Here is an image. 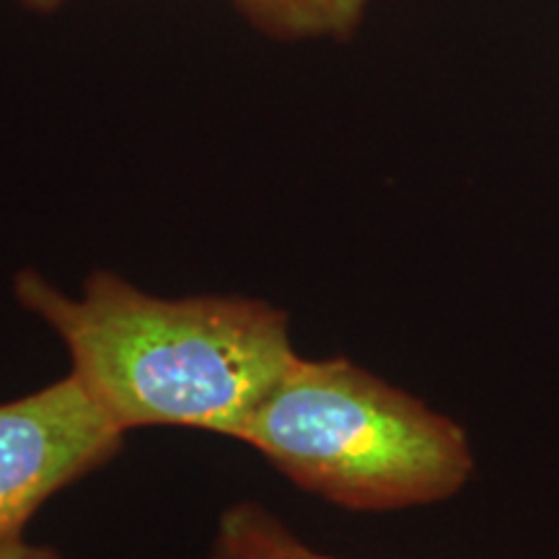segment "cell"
<instances>
[{
  "mask_svg": "<svg viewBox=\"0 0 559 559\" xmlns=\"http://www.w3.org/2000/svg\"><path fill=\"white\" fill-rule=\"evenodd\" d=\"M11 290L58 334L70 373L124 432L190 428L236 440L298 355L290 317L262 298H164L107 270L91 272L79 298L37 270H19Z\"/></svg>",
  "mask_w": 559,
  "mask_h": 559,
  "instance_id": "cell-1",
  "label": "cell"
},
{
  "mask_svg": "<svg viewBox=\"0 0 559 559\" xmlns=\"http://www.w3.org/2000/svg\"><path fill=\"white\" fill-rule=\"evenodd\" d=\"M236 440L353 513L438 506L477 472L464 425L345 355H296Z\"/></svg>",
  "mask_w": 559,
  "mask_h": 559,
  "instance_id": "cell-2",
  "label": "cell"
},
{
  "mask_svg": "<svg viewBox=\"0 0 559 559\" xmlns=\"http://www.w3.org/2000/svg\"><path fill=\"white\" fill-rule=\"evenodd\" d=\"M124 436L73 373L0 402V544L24 539L34 515L107 466Z\"/></svg>",
  "mask_w": 559,
  "mask_h": 559,
  "instance_id": "cell-3",
  "label": "cell"
},
{
  "mask_svg": "<svg viewBox=\"0 0 559 559\" xmlns=\"http://www.w3.org/2000/svg\"><path fill=\"white\" fill-rule=\"evenodd\" d=\"M210 559H337L293 534L262 502L241 500L221 513Z\"/></svg>",
  "mask_w": 559,
  "mask_h": 559,
  "instance_id": "cell-4",
  "label": "cell"
},
{
  "mask_svg": "<svg viewBox=\"0 0 559 559\" xmlns=\"http://www.w3.org/2000/svg\"><path fill=\"white\" fill-rule=\"evenodd\" d=\"M251 24L280 39H347L373 0H236Z\"/></svg>",
  "mask_w": 559,
  "mask_h": 559,
  "instance_id": "cell-5",
  "label": "cell"
},
{
  "mask_svg": "<svg viewBox=\"0 0 559 559\" xmlns=\"http://www.w3.org/2000/svg\"><path fill=\"white\" fill-rule=\"evenodd\" d=\"M0 559H66L55 547L47 544H32L24 539L0 544Z\"/></svg>",
  "mask_w": 559,
  "mask_h": 559,
  "instance_id": "cell-6",
  "label": "cell"
},
{
  "mask_svg": "<svg viewBox=\"0 0 559 559\" xmlns=\"http://www.w3.org/2000/svg\"><path fill=\"white\" fill-rule=\"evenodd\" d=\"M19 3L29 5V9H37V11H52L58 9L62 0H19Z\"/></svg>",
  "mask_w": 559,
  "mask_h": 559,
  "instance_id": "cell-7",
  "label": "cell"
}]
</instances>
